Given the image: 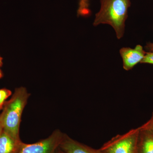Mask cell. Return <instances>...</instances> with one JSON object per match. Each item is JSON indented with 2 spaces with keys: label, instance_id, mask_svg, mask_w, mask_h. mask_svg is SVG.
<instances>
[{
  "label": "cell",
  "instance_id": "obj_1",
  "mask_svg": "<svg viewBox=\"0 0 153 153\" xmlns=\"http://www.w3.org/2000/svg\"><path fill=\"white\" fill-rule=\"evenodd\" d=\"M30 96L25 88H16L10 100L5 102L0 114L3 130L17 140H21L19 133L22 113Z\"/></svg>",
  "mask_w": 153,
  "mask_h": 153
},
{
  "label": "cell",
  "instance_id": "obj_2",
  "mask_svg": "<svg viewBox=\"0 0 153 153\" xmlns=\"http://www.w3.org/2000/svg\"><path fill=\"white\" fill-rule=\"evenodd\" d=\"M130 0H101V7L95 15L94 26L100 24L110 25L114 29L117 38L123 37L125 22Z\"/></svg>",
  "mask_w": 153,
  "mask_h": 153
},
{
  "label": "cell",
  "instance_id": "obj_3",
  "mask_svg": "<svg viewBox=\"0 0 153 153\" xmlns=\"http://www.w3.org/2000/svg\"><path fill=\"white\" fill-rule=\"evenodd\" d=\"M139 127L118 134L105 143L100 149L104 153H137Z\"/></svg>",
  "mask_w": 153,
  "mask_h": 153
},
{
  "label": "cell",
  "instance_id": "obj_4",
  "mask_svg": "<svg viewBox=\"0 0 153 153\" xmlns=\"http://www.w3.org/2000/svg\"><path fill=\"white\" fill-rule=\"evenodd\" d=\"M64 134L56 129L46 138L32 144L23 143L18 153H56Z\"/></svg>",
  "mask_w": 153,
  "mask_h": 153
},
{
  "label": "cell",
  "instance_id": "obj_5",
  "mask_svg": "<svg viewBox=\"0 0 153 153\" xmlns=\"http://www.w3.org/2000/svg\"><path fill=\"white\" fill-rule=\"evenodd\" d=\"M123 61V68L129 71L138 63H140L146 52L141 45H137L134 49L129 47H123L120 50Z\"/></svg>",
  "mask_w": 153,
  "mask_h": 153
},
{
  "label": "cell",
  "instance_id": "obj_6",
  "mask_svg": "<svg viewBox=\"0 0 153 153\" xmlns=\"http://www.w3.org/2000/svg\"><path fill=\"white\" fill-rule=\"evenodd\" d=\"M59 148L66 153H104L100 149H93L73 139L66 134Z\"/></svg>",
  "mask_w": 153,
  "mask_h": 153
},
{
  "label": "cell",
  "instance_id": "obj_7",
  "mask_svg": "<svg viewBox=\"0 0 153 153\" xmlns=\"http://www.w3.org/2000/svg\"><path fill=\"white\" fill-rule=\"evenodd\" d=\"M139 127L137 153H153V131L143 126Z\"/></svg>",
  "mask_w": 153,
  "mask_h": 153
},
{
  "label": "cell",
  "instance_id": "obj_8",
  "mask_svg": "<svg viewBox=\"0 0 153 153\" xmlns=\"http://www.w3.org/2000/svg\"><path fill=\"white\" fill-rule=\"evenodd\" d=\"M23 143L3 130L0 136V153H18Z\"/></svg>",
  "mask_w": 153,
  "mask_h": 153
},
{
  "label": "cell",
  "instance_id": "obj_9",
  "mask_svg": "<svg viewBox=\"0 0 153 153\" xmlns=\"http://www.w3.org/2000/svg\"><path fill=\"white\" fill-rule=\"evenodd\" d=\"M12 95V91L7 88L0 89V107H3L6 100Z\"/></svg>",
  "mask_w": 153,
  "mask_h": 153
},
{
  "label": "cell",
  "instance_id": "obj_10",
  "mask_svg": "<svg viewBox=\"0 0 153 153\" xmlns=\"http://www.w3.org/2000/svg\"><path fill=\"white\" fill-rule=\"evenodd\" d=\"M140 63L153 64V52H146Z\"/></svg>",
  "mask_w": 153,
  "mask_h": 153
},
{
  "label": "cell",
  "instance_id": "obj_11",
  "mask_svg": "<svg viewBox=\"0 0 153 153\" xmlns=\"http://www.w3.org/2000/svg\"><path fill=\"white\" fill-rule=\"evenodd\" d=\"M142 126L151 129L153 131V111L149 120H148L146 123L143 124Z\"/></svg>",
  "mask_w": 153,
  "mask_h": 153
},
{
  "label": "cell",
  "instance_id": "obj_12",
  "mask_svg": "<svg viewBox=\"0 0 153 153\" xmlns=\"http://www.w3.org/2000/svg\"><path fill=\"white\" fill-rule=\"evenodd\" d=\"M145 47L149 52H153V43H148Z\"/></svg>",
  "mask_w": 153,
  "mask_h": 153
},
{
  "label": "cell",
  "instance_id": "obj_13",
  "mask_svg": "<svg viewBox=\"0 0 153 153\" xmlns=\"http://www.w3.org/2000/svg\"><path fill=\"white\" fill-rule=\"evenodd\" d=\"M3 131V127L1 122H0V136L1 134L2 133Z\"/></svg>",
  "mask_w": 153,
  "mask_h": 153
},
{
  "label": "cell",
  "instance_id": "obj_14",
  "mask_svg": "<svg viewBox=\"0 0 153 153\" xmlns=\"http://www.w3.org/2000/svg\"><path fill=\"white\" fill-rule=\"evenodd\" d=\"M56 153H65V152H63V151H62V150L60 149V148H59V149H58L57 151V152Z\"/></svg>",
  "mask_w": 153,
  "mask_h": 153
},
{
  "label": "cell",
  "instance_id": "obj_15",
  "mask_svg": "<svg viewBox=\"0 0 153 153\" xmlns=\"http://www.w3.org/2000/svg\"><path fill=\"white\" fill-rule=\"evenodd\" d=\"M3 76L2 73L1 71V69H0V78L2 77Z\"/></svg>",
  "mask_w": 153,
  "mask_h": 153
},
{
  "label": "cell",
  "instance_id": "obj_16",
  "mask_svg": "<svg viewBox=\"0 0 153 153\" xmlns=\"http://www.w3.org/2000/svg\"><path fill=\"white\" fill-rule=\"evenodd\" d=\"M2 108H3V107H0V112H1V111L2 110ZM0 114H1V113H0Z\"/></svg>",
  "mask_w": 153,
  "mask_h": 153
}]
</instances>
